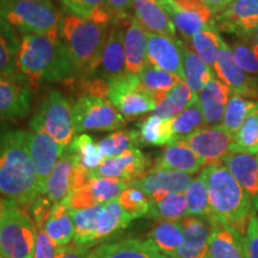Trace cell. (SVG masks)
Returning a JSON list of instances; mask_svg holds the SVG:
<instances>
[{"label": "cell", "instance_id": "obj_1", "mask_svg": "<svg viewBox=\"0 0 258 258\" xmlns=\"http://www.w3.org/2000/svg\"><path fill=\"white\" fill-rule=\"evenodd\" d=\"M0 195L24 207L41 195L27 132L5 124L0 125Z\"/></svg>", "mask_w": 258, "mask_h": 258}, {"label": "cell", "instance_id": "obj_2", "mask_svg": "<svg viewBox=\"0 0 258 258\" xmlns=\"http://www.w3.org/2000/svg\"><path fill=\"white\" fill-rule=\"evenodd\" d=\"M18 72L31 88L43 82H69L78 77L60 37L23 35L17 55Z\"/></svg>", "mask_w": 258, "mask_h": 258}, {"label": "cell", "instance_id": "obj_3", "mask_svg": "<svg viewBox=\"0 0 258 258\" xmlns=\"http://www.w3.org/2000/svg\"><path fill=\"white\" fill-rule=\"evenodd\" d=\"M207 176L211 221L245 234L253 214L252 200L222 163L205 166Z\"/></svg>", "mask_w": 258, "mask_h": 258}, {"label": "cell", "instance_id": "obj_4", "mask_svg": "<svg viewBox=\"0 0 258 258\" xmlns=\"http://www.w3.org/2000/svg\"><path fill=\"white\" fill-rule=\"evenodd\" d=\"M108 28L72 14L61 15L59 37L69 50L80 78L96 74L108 40Z\"/></svg>", "mask_w": 258, "mask_h": 258}, {"label": "cell", "instance_id": "obj_5", "mask_svg": "<svg viewBox=\"0 0 258 258\" xmlns=\"http://www.w3.org/2000/svg\"><path fill=\"white\" fill-rule=\"evenodd\" d=\"M0 18L22 35L59 37L61 15L54 5L28 0H0Z\"/></svg>", "mask_w": 258, "mask_h": 258}, {"label": "cell", "instance_id": "obj_6", "mask_svg": "<svg viewBox=\"0 0 258 258\" xmlns=\"http://www.w3.org/2000/svg\"><path fill=\"white\" fill-rule=\"evenodd\" d=\"M37 232L32 219L17 203H11L0 213V256L32 258Z\"/></svg>", "mask_w": 258, "mask_h": 258}, {"label": "cell", "instance_id": "obj_7", "mask_svg": "<svg viewBox=\"0 0 258 258\" xmlns=\"http://www.w3.org/2000/svg\"><path fill=\"white\" fill-rule=\"evenodd\" d=\"M32 132L46 133L64 147L76 138L72 105L63 93L53 90L44 97L30 120Z\"/></svg>", "mask_w": 258, "mask_h": 258}, {"label": "cell", "instance_id": "obj_8", "mask_svg": "<svg viewBox=\"0 0 258 258\" xmlns=\"http://www.w3.org/2000/svg\"><path fill=\"white\" fill-rule=\"evenodd\" d=\"M76 133L109 132L125 127V118L108 99L97 96H80L72 106Z\"/></svg>", "mask_w": 258, "mask_h": 258}, {"label": "cell", "instance_id": "obj_9", "mask_svg": "<svg viewBox=\"0 0 258 258\" xmlns=\"http://www.w3.org/2000/svg\"><path fill=\"white\" fill-rule=\"evenodd\" d=\"M108 85L109 102L125 120H134L157 108L154 97L139 89V76L125 73L109 80Z\"/></svg>", "mask_w": 258, "mask_h": 258}, {"label": "cell", "instance_id": "obj_10", "mask_svg": "<svg viewBox=\"0 0 258 258\" xmlns=\"http://www.w3.org/2000/svg\"><path fill=\"white\" fill-rule=\"evenodd\" d=\"M159 4L185 40L200 31L217 30L214 15L203 0H161Z\"/></svg>", "mask_w": 258, "mask_h": 258}, {"label": "cell", "instance_id": "obj_11", "mask_svg": "<svg viewBox=\"0 0 258 258\" xmlns=\"http://www.w3.org/2000/svg\"><path fill=\"white\" fill-rule=\"evenodd\" d=\"M177 141H182L191 148L207 166L209 164L221 163L232 153L233 135L228 133L221 124L206 125L189 137Z\"/></svg>", "mask_w": 258, "mask_h": 258}, {"label": "cell", "instance_id": "obj_12", "mask_svg": "<svg viewBox=\"0 0 258 258\" xmlns=\"http://www.w3.org/2000/svg\"><path fill=\"white\" fill-rule=\"evenodd\" d=\"M218 31L239 38H252L258 27V0H233L224 11L214 16Z\"/></svg>", "mask_w": 258, "mask_h": 258}, {"label": "cell", "instance_id": "obj_13", "mask_svg": "<svg viewBox=\"0 0 258 258\" xmlns=\"http://www.w3.org/2000/svg\"><path fill=\"white\" fill-rule=\"evenodd\" d=\"M27 145L42 195L48 177L67 147L60 145L48 134L40 132H27Z\"/></svg>", "mask_w": 258, "mask_h": 258}, {"label": "cell", "instance_id": "obj_14", "mask_svg": "<svg viewBox=\"0 0 258 258\" xmlns=\"http://www.w3.org/2000/svg\"><path fill=\"white\" fill-rule=\"evenodd\" d=\"M214 71L219 80L228 86L232 92L252 101H258L257 82L240 69L234 59L232 48L222 38Z\"/></svg>", "mask_w": 258, "mask_h": 258}, {"label": "cell", "instance_id": "obj_15", "mask_svg": "<svg viewBox=\"0 0 258 258\" xmlns=\"http://www.w3.org/2000/svg\"><path fill=\"white\" fill-rule=\"evenodd\" d=\"M150 169V159L139 148H134L117 157L105 159L96 170L91 171V177L121 179L131 185L134 180L146 175Z\"/></svg>", "mask_w": 258, "mask_h": 258}, {"label": "cell", "instance_id": "obj_16", "mask_svg": "<svg viewBox=\"0 0 258 258\" xmlns=\"http://www.w3.org/2000/svg\"><path fill=\"white\" fill-rule=\"evenodd\" d=\"M32 92L21 77L0 76V120H17L29 114Z\"/></svg>", "mask_w": 258, "mask_h": 258}, {"label": "cell", "instance_id": "obj_17", "mask_svg": "<svg viewBox=\"0 0 258 258\" xmlns=\"http://www.w3.org/2000/svg\"><path fill=\"white\" fill-rule=\"evenodd\" d=\"M191 182L192 177L189 173L150 169L146 175L134 180L131 185L140 189L152 202L165 198L167 194L185 192Z\"/></svg>", "mask_w": 258, "mask_h": 258}, {"label": "cell", "instance_id": "obj_18", "mask_svg": "<svg viewBox=\"0 0 258 258\" xmlns=\"http://www.w3.org/2000/svg\"><path fill=\"white\" fill-rule=\"evenodd\" d=\"M180 40L147 32V60L157 69L172 73L184 80Z\"/></svg>", "mask_w": 258, "mask_h": 258}, {"label": "cell", "instance_id": "obj_19", "mask_svg": "<svg viewBox=\"0 0 258 258\" xmlns=\"http://www.w3.org/2000/svg\"><path fill=\"white\" fill-rule=\"evenodd\" d=\"M184 241L176 258H207L209 241L214 230L211 220L200 217H186L180 220Z\"/></svg>", "mask_w": 258, "mask_h": 258}, {"label": "cell", "instance_id": "obj_20", "mask_svg": "<svg viewBox=\"0 0 258 258\" xmlns=\"http://www.w3.org/2000/svg\"><path fill=\"white\" fill-rule=\"evenodd\" d=\"M129 21L115 22L112 24L108 40H106L102 61L99 64L102 79L106 80V82L127 73V71H125L124 32Z\"/></svg>", "mask_w": 258, "mask_h": 258}, {"label": "cell", "instance_id": "obj_21", "mask_svg": "<svg viewBox=\"0 0 258 258\" xmlns=\"http://www.w3.org/2000/svg\"><path fill=\"white\" fill-rule=\"evenodd\" d=\"M205 166L206 164L196 156L191 148L182 141H175L167 145L160 156L154 160L151 169L177 171V172L192 175Z\"/></svg>", "mask_w": 258, "mask_h": 258}, {"label": "cell", "instance_id": "obj_22", "mask_svg": "<svg viewBox=\"0 0 258 258\" xmlns=\"http://www.w3.org/2000/svg\"><path fill=\"white\" fill-rule=\"evenodd\" d=\"M135 19L148 34H159L178 40L176 28L157 0H134Z\"/></svg>", "mask_w": 258, "mask_h": 258}, {"label": "cell", "instance_id": "obj_23", "mask_svg": "<svg viewBox=\"0 0 258 258\" xmlns=\"http://www.w3.org/2000/svg\"><path fill=\"white\" fill-rule=\"evenodd\" d=\"M77 165V159L72 153L66 148L62 157L57 161V164L48 177L46 185H44L43 194L48 200L56 205L69 198L72 192V183L74 169Z\"/></svg>", "mask_w": 258, "mask_h": 258}, {"label": "cell", "instance_id": "obj_24", "mask_svg": "<svg viewBox=\"0 0 258 258\" xmlns=\"http://www.w3.org/2000/svg\"><path fill=\"white\" fill-rule=\"evenodd\" d=\"M125 71L139 76L148 64L147 32L133 17L129 21L124 32Z\"/></svg>", "mask_w": 258, "mask_h": 258}, {"label": "cell", "instance_id": "obj_25", "mask_svg": "<svg viewBox=\"0 0 258 258\" xmlns=\"http://www.w3.org/2000/svg\"><path fill=\"white\" fill-rule=\"evenodd\" d=\"M222 164L230 170L238 183L249 194L252 203L258 199V159L257 156L246 152H232Z\"/></svg>", "mask_w": 258, "mask_h": 258}, {"label": "cell", "instance_id": "obj_26", "mask_svg": "<svg viewBox=\"0 0 258 258\" xmlns=\"http://www.w3.org/2000/svg\"><path fill=\"white\" fill-rule=\"evenodd\" d=\"M230 95V88L215 77L200 92L199 101L207 125H219L222 123Z\"/></svg>", "mask_w": 258, "mask_h": 258}, {"label": "cell", "instance_id": "obj_27", "mask_svg": "<svg viewBox=\"0 0 258 258\" xmlns=\"http://www.w3.org/2000/svg\"><path fill=\"white\" fill-rule=\"evenodd\" d=\"M90 258H170L157 249L148 239H125L103 245L92 251Z\"/></svg>", "mask_w": 258, "mask_h": 258}, {"label": "cell", "instance_id": "obj_28", "mask_svg": "<svg viewBox=\"0 0 258 258\" xmlns=\"http://www.w3.org/2000/svg\"><path fill=\"white\" fill-rule=\"evenodd\" d=\"M133 220L134 218L124 211L117 199L104 203L102 205L98 220H97L93 244L101 243L103 240L110 239L115 235L120 234Z\"/></svg>", "mask_w": 258, "mask_h": 258}, {"label": "cell", "instance_id": "obj_29", "mask_svg": "<svg viewBox=\"0 0 258 258\" xmlns=\"http://www.w3.org/2000/svg\"><path fill=\"white\" fill-rule=\"evenodd\" d=\"M207 258H247L244 234L225 226H214Z\"/></svg>", "mask_w": 258, "mask_h": 258}, {"label": "cell", "instance_id": "obj_30", "mask_svg": "<svg viewBox=\"0 0 258 258\" xmlns=\"http://www.w3.org/2000/svg\"><path fill=\"white\" fill-rule=\"evenodd\" d=\"M147 239L163 254L176 258L177 252L184 241L182 222L159 221L147 234Z\"/></svg>", "mask_w": 258, "mask_h": 258}, {"label": "cell", "instance_id": "obj_31", "mask_svg": "<svg viewBox=\"0 0 258 258\" xmlns=\"http://www.w3.org/2000/svg\"><path fill=\"white\" fill-rule=\"evenodd\" d=\"M183 57V71H184V82L198 95L207 84L214 78V73L208 64L203 62L201 57L194 51L184 42L179 41Z\"/></svg>", "mask_w": 258, "mask_h": 258}, {"label": "cell", "instance_id": "obj_32", "mask_svg": "<svg viewBox=\"0 0 258 258\" xmlns=\"http://www.w3.org/2000/svg\"><path fill=\"white\" fill-rule=\"evenodd\" d=\"M180 82L184 80L175 74L157 69L152 64H147L143 72L139 74V89L152 95L157 104H159L167 93Z\"/></svg>", "mask_w": 258, "mask_h": 258}, {"label": "cell", "instance_id": "obj_33", "mask_svg": "<svg viewBox=\"0 0 258 258\" xmlns=\"http://www.w3.org/2000/svg\"><path fill=\"white\" fill-rule=\"evenodd\" d=\"M43 230L59 246L71 244L74 238V225L71 209L64 200L54 205Z\"/></svg>", "mask_w": 258, "mask_h": 258}, {"label": "cell", "instance_id": "obj_34", "mask_svg": "<svg viewBox=\"0 0 258 258\" xmlns=\"http://www.w3.org/2000/svg\"><path fill=\"white\" fill-rule=\"evenodd\" d=\"M64 8L72 14L93 23L109 27L115 23L114 14L108 0H61Z\"/></svg>", "mask_w": 258, "mask_h": 258}, {"label": "cell", "instance_id": "obj_35", "mask_svg": "<svg viewBox=\"0 0 258 258\" xmlns=\"http://www.w3.org/2000/svg\"><path fill=\"white\" fill-rule=\"evenodd\" d=\"M147 217L159 221H180L189 217L184 192H171L158 201L150 202Z\"/></svg>", "mask_w": 258, "mask_h": 258}, {"label": "cell", "instance_id": "obj_36", "mask_svg": "<svg viewBox=\"0 0 258 258\" xmlns=\"http://www.w3.org/2000/svg\"><path fill=\"white\" fill-rule=\"evenodd\" d=\"M138 134L141 145L164 146L176 141L172 131V120H164L154 115L139 123Z\"/></svg>", "mask_w": 258, "mask_h": 258}, {"label": "cell", "instance_id": "obj_37", "mask_svg": "<svg viewBox=\"0 0 258 258\" xmlns=\"http://www.w3.org/2000/svg\"><path fill=\"white\" fill-rule=\"evenodd\" d=\"M198 96L191 91L185 82H180L167 93L165 98L157 105L152 112L154 116L164 120H173L185 108H188Z\"/></svg>", "mask_w": 258, "mask_h": 258}, {"label": "cell", "instance_id": "obj_38", "mask_svg": "<svg viewBox=\"0 0 258 258\" xmlns=\"http://www.w3.org/2000/svg\"><path fill=\"white\" fill-rule=\"evenodd\" d=\"M18 49L19 42L15 30L0 18V76L23 78L18 72Z\"/></svg>", "mask_w": 258, "mask_h": 258}, {"label": "cell", "instance_id": "obj_39", "mask_svg": "<svg viewBox=\"0 0 258 258\" xmlns=\"http://www.w3.org/2000/svg\"><path fill=\"white\" fill-rule=\"evenodd\" d=\"M258 109V101L245 98V97L232 92L227 105H226L221 125L228 133L234 137L249 116Z\"/></svg>", "mask_w": 258, "mask_h": 258}, {"label": "cell", "instance_id": "obj_40", "mask_svg": "<svg viewBox=\"0 0 258 258\" xmlns=\"http://www.w3.org/2000/svg\"><path fill=\"white\" fill-rule=\"evenodd\" d=\"M184 194L186 202H188L189 217H200L211 220L208 184L205 169L200 172L196 178L192 179Z\"/></svg>", "mask_w": 258, "mask_h": 258}, {"label": "cell", "instance_id": "obj_41", "mask_svg": "<svg viewBox=\"0 0 258 258\" xmlns=\"http://www.w3.org/2000/svg\"><path fill=\"white\" fill-rule=\"evenodd\" d=\"M67 150L76 157L80 165L89 171L96 170L105 160L98 143L86 134L74 138Z\"/></svg>", "mask_w": 258, "mask_h": 258}, {"label": "cell", "instance_id": "obj_42", "mask_svg": "<svg viewBox=\"0 0 258 258\" xmlns=\"http://www.w3.org/2000/svg\"><path fill=\"white\" fill-rule=\"evenodd\" d=\"M102 205L95 207L82 209V211H71L72 220L74 225V243L79 245H95L97 220H98L99 212Z\"/></svg>", "mask_w": 258, "mask_h": 258}, {"label": "cell", "instance_id": "obj_43", "mask_svg": "<svg viewBox=\"0 0 258 258\" xmlns=\"http://www.w3.org/2000/svg\"><path fill=\"white\" fill-rule=\"evenodd\" d=\"M206 125L207 123L205 121L199 96L194 99L188 108H185L172 120V131L176 137V141L189 137L200 129L205 128Z\"/></svg>", "mask_w": 258, "mask_h": 258}, {"label": "cell", "instance_id": "obj_44", "mask_svg": "<svg viewBox=\"0 0 258 258\" xmlns=\"http://www.w3.org/2000/svg\"><path fill=\"white\" fill-rule=\"evenodd\" d=\"M220 41L221 37L218 35V30L209 29L194 35L190 38L189 46L201 57L203 62L208 64L211 69H214L220 49Z\"/></svg>", "mask_w": 258, "mask_h": 258}, {"label": "cell", "instance_id": "obj_45", "mask_svg": "<svg viewBox=\"0 0 258 258\" xmlns=\"http://www.w3.org/2000/svg\"><path fill=\"white\" fill-rule=\"evenodd\" d=\"M98 145L105 159H110L129 150H134L141 144L138 131H117L102 139Z\"/></svg>", "mask_w": 258, "mask_h": 258}, {"label": "cell", "instance_id": "obj_46", "mask_svg": "<svg viewBox=\"0 0 258 258\" xmlns=\"http://www.w3.org/2000/svg\"><path fill=\"white\" fill-rule=\"evenodd\" d=\"M232 152H246L257 156L258 153V109L245 120L239 131L233 137Z\"/></svg>", "mask_w": 258, "mask_h": 258}, {"label": "cell", "instance_id": "obj_47", "mask_svg": "<svg viewBox=\"0 0 258 258\" xmlns=\"http://www.w3.org/2000/svg\"><path fill=\"white\" fill-rule=\"evenodd\" d=\"M86 186H88L92 199L95 200L96 205H104L106 202L118 199L121 192L131 185L121 179L95 177L90 180Z\"/></svg>", "mask_w": 258, "mask_h": 258}, {"label": "cell", "instance_id": "obj_48", "mask_svg": "<svg viewBox=\"0 0 258 258\" xmlns=\"http://www.w3.org/2000/svg\"><path fill=\"white\" fill-rule=\"evenodd\" d=\"M257 43L252 38H239L232 46L234 59L239 67L246 73L258 76Z\"/></svg>", "mask_w": 258, "mask_h": 258}, {"label": "cell", "instance_id": "obj_49", "mask_svg": "<svg viewBox=\"0 0 258 258\" xmlns=\"http://www.w3.org/2000/svg\"><path fill=\"white\" fill-rule=\"evenodd\" d=\"M118 202L129 215L135 219L147 217L150 211V200L140 189L128 186L118 196Z\"/></svg>", "mask_w": 258, "mask_h": 258}, {"label": "cell", "instance_id": "obj_50", "mask_svg": "<svg viewBox=\"0 0 258 258\" xmlns=\"http://www.w3.org/2000/svg\"><path fill=\"white\" fill-rule=\"evenodd\" d=\"M54 205L51 203L48 198L44 195H40L38 198L32 202L30 206V213L35 220V225H36L37 230H43L44 225L49 218L51 209H53Z\"/></svg>", "mask_w": 258, "mask_h": 258}, {"label": "cell", "instance_id": "obj_51", "mask_svg": "<svg viewBox=\"0 0 258 258\" xmlns=\"http://www.w3.org/2000/svg\"><path fill=\"white\" fill-rule=\"evenodd\" d=\"M37 239L35 244L32 258H55L60 246L46 233L44 230H37Z\"/></svg>", "mask_w": 258, "mask_h": 258}, {"label": "cell", "instance_id": "obj_52", "mask_svg": "<svg viewBox=\"0 0 258 258\" xmlns=\"http://www.w3.org/2000/svg\"><path fill=\"white\" fill-rule=\"evenodd\" d=\"M245 251L247 258H258V217L257 212L251 215L246 232L244 234Z\"/></svg>", "mask_w": 258, "mask_h": 258}, {"label": "cell", "instance_id": "obj_53", "mask_svg": "<svg viewBox=\"0 0 258 258\" xmlns=\"http://www.w3.org/2000/svg\"><path fill=\"white\" fill-rule=\"evenodd\" d=\"M109 8L114 14L115 22L129 21L131 11L134 9V0H108Z\"/></svg>", "mask_w": 258, "mask_h": 258}, {"label": "cell", "instance_id": "obj_54", "mask_svg": "<svg viewBox=\"0 0 258 258\" xmlns=\"http://www.w3.org/2000/svg\"><path fill=\"white\" fill-rule=\"evenodd\" d=\"M92 245L69 244L60 246L55 258H90L92 252Z\"/></svg>", "mask_w": 258, "mask_h": 258}, {"label": "cell", "instance_id": "obj_55", "mask_svg": "<svg viewBox=\"0 0 258 258\" xmlns=\"http://www.w3.org/2000/svg\"><path fill=\"white\" fill-rule=\"evenodd\" d=\"M232 2H233V0H203V3L207 5V8L211 10L212 14L214 16L219 15L220 12L224 11Z\"/></svg>", "mask_w": 258, "mask_h": 258}, {"label": "cell", "instance_id": "obj_56", "mask_svg": "<svg viewBox=\"0 0 258 258\" xmlns=\"http://www.w3.org/2000/svg\"><path fill=\"white\" fill-rule=\"evenodd\" d=\"M11 203H14V201H11V200H9V199H6V198H0V213L4 211L6 207H9V206L11 205Z\"/></svg>", "mask_w": 258, "mask_h": 258}, {"label": "cell", "instance_id": "obj_57", "mask_svg": "<svg viewBox=\"0 0 258 258\" xmlns=\"http://www.w3.org/2000/svg\"><path fill=\"white\" fill-rule=\"evenodd\" d=\"M28 2H34V3H42V4H53V0H28Z\"/></svg>", "mask_w": 258, "mask_h": 258}, {"label": "cell", "instance_id": "obj_58", "mask_svg": "<svg viewBox=\"0 0 258 258\" xmlns=\"http://www.w3.org/2000/svg\"><path fill=\"white\" fill-rule=\"evenodd\" d=\"M253 41L256 42V43L258 44V27L256 30H254V34H253Z\"/></svg>", "mask_w": 258, "mask_h": 258}, {"label": "cell", "instance_id": "obj_59", "mask_svg": "<svg viewBox=\"0 0 258 258\" xmlns=\"http://www.w3.org/2000/svg\"><path fill=\"white\" fill-rule=\"evenodd\" d=\"M253 208H254V211H258V199H257V201L253 203Z\"/></svg>", "mask_w": 258, "mask_h": 258}, {"label": "cell", "instance_id": "obj_60", "mask_svg": "<svg viewBox=\"0 0 258 258\" xmlns=\"http://www.w3.org/2000/svg\"><path fill=\"white\" fill-rule=\"evenodd\" d=\"M157 2H158V3H160V2H161V0H157Z\"/></svg>", "mask_w": 258, "mask_h": 258}, {"label": "cell", "instance_id": "obj_61", "mask_svg": "<svg viewBox=\"0 0 258 258\" xmlns=\"http://www.w3.org/2000/svg\"><path fill=\"white\" fill-rule=\"evenodd\" d=\"M257 159H258V153H257Z\"/></svg>", "mask_w": 258, "mask_h": 258}, {"label": "cell", "instance_id": "obj_62", "mask_svg": "<svg viewBox=\"0 0 258 258\" xmlns=\"http://www.w3.org/2000/svg\"><path fill=\"white\" fill-rule=\"evenodd\" d=\"M257 46H258V44H257ZM257 50H258V47H257Z\"/></svg>", "mask_w": 258, "mask_h": 258}, {"label": "cell", "instance_id": "obj_63", "mask_svg": "<svg viewBox=\"0 0 258 258\" xmlns=\"http://www.w3.org/2000/svg\"><path fill=\"white\" fill-rule=\"evenodd\" d=\"M0 258H3V257H2V256H0Z\"/></svg>", "mask_w": 258, "mask_h": 258}]
</instances>
